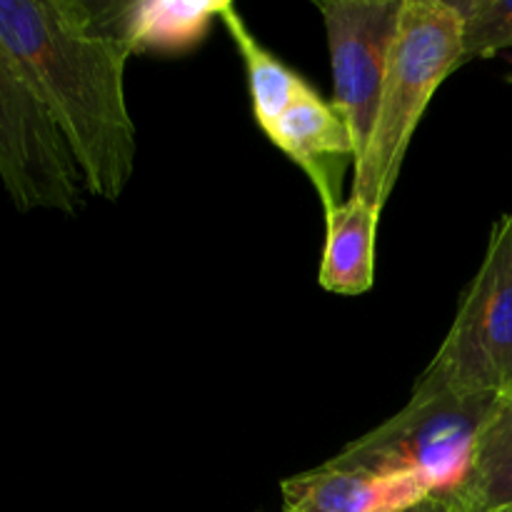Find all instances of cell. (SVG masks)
I'll use <instances>...</instances> for the list:
<instances>
[{
  "instance_id": "obj_1",
  "label": "cell",
  "mask_w": 512,
  "mask_h": 512,
  "mask_svg": "<svg viewBox=\"0 0 512 512\" xmlns=\"http://www.w3.org/2000/svg\"><path fill=\"white\" fill-rule=\"evenodd\" d=\"M125 0H0V43L63 133L90 198L118 203L138 128L125 95L133 58Z\"/></svg>"
},
{
  "instance_id": "obj_11",
  "label": "cell",
  "mask_w": 512,
  "mask_h": 512,
  "mask_svg": "<svg viewBox=\"0 0 512 512\" xmlns=\"http://www.w3.org/2000/svg\"><path fill=\"white\" fill-rule=\"evenodd\" d=\"M440 498L450 512H512V393L500 398L485 425L468 478Z\"/></svg>"
},
{
  "instance_id": "obj_6",
  "label": "cell",
  "mask_w": 512,
  "mask_h": 512,
  "mask_svg": "<svg viewBox=\"0 0 512 512\" xmlns=\"http://www.w3.org/2000/svg\"><path fill=\"white\" fill-rule=\"evenodd\" d=\"M403 5L405 0H315L328 35L333 103L353 130L355 165L368 148Z\"/></svg>"
},
{
  "instance_id": "obj_15",
  "label": "cell",
  "mask_w": 512,
  "mask_h": 512,
  "mask_svg": "<svg viewBox=\"0 0 512 512\" xmlns=\"http://www.w3.org/2000/svg\"><path fill=\"white\" fill-rule=\"evenodd\" d=\"M510 63H512V58H510Z\"/></svg>"
},
{
  "instance_id": "obj_2",
  "label": "cell",
  "mask_w": 512,
  "mask_h": 512,
  "mask_svg": "<svg viewBox=\"0 0 512 512\" xmlns=\"http://www.w3.org/2000/svg\"><path fill=\"white\" fill-rule=\"evenodd\" d=\"M460 65L463 18L453 0H405L353 195L385 208L425 108Z\"/></svg>"
},
{
  "instance_id": "obj_8",
  "label": "cell",
  "mask_w": 512,
  "mask_h": 512,
  "mask_svg": "<svg viewBox=\"0 0 512 512\" xmlns=\"http://www.w3.org/2000/svg\"><path fill=\"white\" fill-rule=\"evenodd\" d=\"M280 493L283 512H405L433 498L410 475H378L330 463L283 480Z\"/></svg>"
},
{
  "instance_id": "obj_12",
  "label": "cell",
  "mask_w": 512,
  "mask_h": 512,
  "mask_svg": "<svg viewBox=\"0 0 512 512\" xmlns=\"http://www.w3.org/2000/svg\"><path fill=\"white\" fill-rule=\"evenodd\" d=\"M225 30L233 38L235 48L240 50V58L245 63V75H248L250 103H253L255 123L260 130L273 125L288 108H293L300 98L315 90L303 75L295 73L293 68L283 63L278 55L270 53L263 43L253 35L248 23L243 20L240 10L233 3L225 5L223 15Z\"/></svg>"
},
{
  "instance_id": "obj_14",
  "label": "cell",
  "mask_w": 512,
  "mask_h": 512,
  "mask_svg": "<svg viewBox=\"0 0 512 512\" xmlns=\"http://www.w3.org/2000/svg\"><path fill=\"white\" fill-rule=\"evenodd\" d=\"M405 512H450V508L445 505V500L440 498V495H433V498H428L425 503L415 505V508H410Z\"/></svg>"
},
{
  "instance_id": "obj_13",
  "label": "cell",
  "mask_w": 512,
  "mask_h": 512,
  "mask_svg": "<svg viewBox=\"0 0 512 512\" xmlns=\"http://www.w3.org/2000/svg\"><path fill=\"white\" fill-rule=\"evenodd\" d=\"M463 18V65L512 48V0H453Z\"/></svg>"
},
{
  "instance_id": "obj_3",
  "label": "cell",
  "mask_w": 512,
  "mask_h": 512,
  "mask_svg": "<svg viewBox=\"0 0 512 512\" xmlns=\"http://www.w3.org/2000/svg\"><path fill=\"white\" fill-rule=\"evenodd\" d=\"M498 403V395H410L400 413L325 463L410 475L433 495H450L468 478L478 440Z\"/></svg>"
},
{
  "instance_id": "obj_7",
  "label": "cell",
  "mask_w": 512,
  "mask_h": 512,
  "mask_svg": "<svg viewBox=\"0 0 512 512\" xmlns=\"http://www.w3.org/2000/svg\"><path fill=\"white\" fill-rule=\"evenodd\" d=\"M263 133L308 175L325 215L343 203V180L350 165L355 168L358 150L353 130L333 100L310 90Z\"/></svg>"
},
{
  "instance_id": "obj_4",
  "label": "cell",
  "mask_w": 512,
  "mask_h": 512,
  "mask_svg": "<svg viewBox=\"0 0 512 512\" xmlns=\"http://www.w3.org/2000/svg\"><path fill=\"white\" fill-rule=\"evenodd\" d=\"M512 393V213L495 220L488 250L413 395Z\"/></svg>"
},
{
  "instance_id": "obj_10",
  "label": "cell",
  "mask_w": 512,
  "mask_h": 512,
  "mask_svg": "<svg viewBox=\"0 0 512 512\" xmlns=\"http://www.w3.org/2000/svg\"><path fill=\"white\" fill-rule=\"evenodd\" d=\"M228 0H125L123 18L133 53H188L208 35Z\"/></svg>"
},
{
  "instance_id": "obj_9",
  "label": "cell",
  "mask_w": 512,
  "mask_h": 512,
  "mask_svg": "<svg viewBox=\"0 0 512 512\" xmlns=\"http://www.w3.org/2000/svg\"><path fill=\"white\" fill-rule=\"evenodd\" d=\"M378 205L350 195L325 215V248L320 260V288L335 295H363L375 283V235Z\"/></svg>"
},
{
  "instance_id": "obj_5",
  "label": "cell",
  "mask_w": 512,
  "mask_h": 512,
  "mask_svg": "<svg viewBox=\"0 0 512 512\" xmlns=\"http://www.w3.org/2000/svg\"><path fill=\"white\" fill-rule=\"evenodd\" d=\"M0 183L20 213L78 215L88 188L83 173L13 55L0 43Z\"/></svg>"
}]
</instances>
